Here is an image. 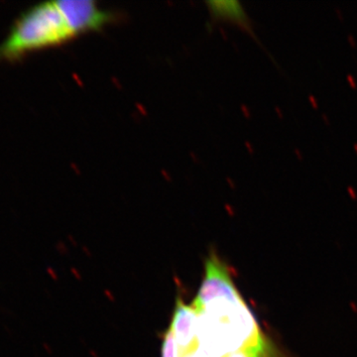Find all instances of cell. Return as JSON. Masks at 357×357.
<instances>
[{"label": "cell", "mask_w": 357, "mask_h": 357, "mask_svg": "<svg viewBox=\"0 0 357 357\" xmlns=\"http://www.w3.org/2000/svg\"><path fill=\"white\" fill-rule=\"evenodd\" d=\"M195 307L199 312V347L211 357H225L264 340L238 290Z\"/></svg>", "instance_id": "1"}, {"label": "cell", "mask_w": 357, "mask_h": 357, "mask_svg": "<svg viewBox=\"0 0 357 357\" xmlns=\"http://www.w3.org/2000/svg\"><path fill=\"white\" fill-rule=\"evenodd\" d=\"M84 34L72 0L43 2L17 20L6 41L0 45V61L59 46Z\"/></svg>", "instance_id": "2"}, {"label": "cell", "mask_w": 357, "mask_h": 357, "mask_svg": "<svg viewBox=\"0 0 357 357\" xmlns=\"http://www.w3.org/2000/svg\"><path fill=\"white\" fill-rule=\"evenodd\" d=\"M236 291L237 289L230 275L229 268L217 255H211L206 260L204 279L192 305L201 307L211 300Z\"/></svg>", "instance_id": "3"}, {"label": "cell", "mask_w": 357, "mask_h": 357, "mask_svg": "<svg viewBox=\"0 0 357 357\" xmlns=\"http://www.w3.org/2000/svg\"><path fill=\"white\" fill-rule=\"evenodd\" d=\"M182 356L199 347V312L178 298L170 325Z\"/></svg>", "instance_id": "4"}, {"label": "cell", "mask_w": 357, "mask_h": 357, "mask_svg": "<svg viewBox=\"0 0 357 357\" xmlns=\"http://www.w3.org/2000/svg\"><path fill=\"white\" fill-rule=\"evenodd\" d=\"M225 357H285L274 347L272 342L266 337L259 344L252 347H244L236 352L227 354Z\"/></svg>", "instance_id": "5"}, {"label": "cell", "mask_w": 357, "mask_h": 357, "mask_svg": "<svg viewBox=\"0 0 357 357\" xmlns=\"http://www.w3.org/2000/svg\"><path fill=\"white\" fill-rule=\"evenodd\" d=\"M162 357H182V352L177 344L171 328L164 335L163 344H162Z\"/></svg>", "instance_id": "6"}, {"label": "cell", "mask_w": 357, "mask_h": 357, "mask_svg": "<svg viewBox=\"0 0 357 357\" xmlns=\"http://www.w3.org/2000/svg\"><path fill=\"white\" fill-rule=\"evenodd\" d=\"M182 357H211L204 351L202 347H196V349H192L191 351L187 352Z\"/></svg>", "instance_id": "7"}]
</instances>
